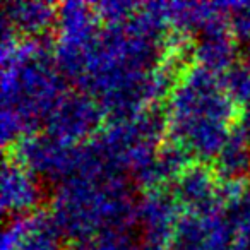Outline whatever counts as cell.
Here are the masks:
<instances>
[{
  "label": "cell",
  "mask_w": 250,
  "mask_h": 250,
  "mask_svg": "<svg viewBox=\"0 0 250 250\" xmlns=\"http://www.w3.org/2000/svg\"><path fill=\"white\" fill-rule=\"evenodd\" d=\"M226 250H250V245L245 242H242V240H233L231 245H229Z\"/></svg>",
  "instance_id": "13"
},
{
  "label": "cell",
  "mask_w": 250,
  "mask_h": 250,
  "mask_svg": "<svg viewBox=\"0 0 250 250\" xmlns=\"http://www.w3.org/2000/svg\"><path fill=\"white\" fill-rule=\"evenodd\" d=\"M197 63L223 76L238 62V42L228 24V16L206 26L195 38Z\"/></svg>",
  "instance_id": "8"
},
{
  "label": "cell",
  "mask_w": 250,
  "mask_h": 250,
  "mask_svg": "<svg viewBox=\"0 0 250 250\" xmlns=\"http://www.w3.org/2000/svg\"><path fill=\"white\" fill-rule=\"evenodd\" d=\"M223 86L228 96L238 104L242 110H245L250 103V69L242 62L235 63L226 74L221 76Z\"/></svg>",
  "instance_id": "10"
},
{
  "label": "cell",
  "mask_w": 250,
  "mask_h": 250,
  "mask_svg": "<svg viewBox=\"0 0 250 250\" xmlns=\"http://www.w3.org/2000/svg\"><path fill=\"white\" fill-rule=\"evenodd\" d=\"M223 212L228 219L235 240H242L250 245V182H247L242 194L229 202Z\"/></svg>",
  "instance_id": "9"
},
{
  "label": "cell",
  "mask_w": 250,
  "mask_h": 250,
  "mask_svg": "<svg viewBox=\"0 0 250 250\" xmlns=\"http://www.w3.org/2000/svg\"><path fill=\"white\" fill-rule=\"evenodd\" d=\"M57 19L59 4L52 2H5L2 7V24L22 40L53 38Z\"/></svg>",
  "instance_id": "7"
},
{
  "label": "cell",
  "mask_w": 250,
  "mask_h": 250,
  "mask_svg": "<svg viewBox=\"0 0 250 250\" xmlns=\"http://www.w3.org/2000/svg\"><path fill=\"white\" fill-rule=\"evenodd\" d=\"M50 214L72 250L104 235H127L137 223V199L122 175L72 177L59 184Z\"/></svg>",
  "instance_id": "2"
},
{
  "label": "cell",
  "mask_w": 250,
  "mask_h": 250,
  "mask_svg": "<svg viewBox=\"0 0 250 250\" xmlns=\"http://www.w3.org/2000/svg\"><path fill=\"white\" fill-rule=\"evenodd\" d=\"M103 127V108L96 98L84 91H67L45 120V134L69 146L89 143Z\"/></svg>",
  "instance_id": "3"
},
{
  "label": "cell",
  "mask_w": 250,
  "mask_h": 250,
  "mask_svg": "<svg viewBox=\"0 0 250 250\" xmlns=\"http://www.w3.org/2000/svg\"><path fill=\"white\" fill-rule=\"evenodd\" d=\"M98 19L103 26H122L139 12L141 4L134 2H98L93 4Z\"/></svg>",
  "instance_id": "11"
},
{
  "label": "cell",
  "mask_w": 250,
  "mask_h": 250,
  "mask_svg": "<svg viewBox=\"0 0 250 250\" xmlns=\"http://www.w3.org/2000/svg\"><path fill=\"white\" fill-rule=\"evenodd\" d=\"M171 192L187 214L223 212L221 178L211 163H188L171 184Z\"/></svg>",
  "instance_id": "5"
},
{
  "label": "cell",
  "mask_w": 250,
  "mask_h": 250,
  "mask_svg": "<svg viewBox=\"0 0 250 250\" xmlns=\"http://www.w3.org/2000/svg\"><path fill=\"white\" fill-rule=\"evenodd\" d=\"M143 250H161V249H153V247H143Z\"/></svg>",
  "instance_id": "15"
},
{
  "label": "cell",
  "mask_w": 250,
  "mask_h": 250,
  "mask_svg": "<svg viewBox=\"0 0 250 250\" xmlns=\"http://www.w3.org/2000/svg\"><path fill=\"white\" fill-rule=\"evenodd\" d=\"M42 178L22 167L14 158L5 156L2 163V212L5 216H26L40 211L45 201Z\"/></svg>",
  "instance_id": "6"
},
{
  "label": "cell",
  "mask_w": 250,
  "mask_h": 250,
  "mask_svg": "<svg viewBox=\"0 0 250 250\" xmlns=\"http://www.w3.org/2000/svg\"><path fill=\"white\" fill-rule=\"evenodd\" d=\"M163 117L165 139L194 161L212 163L243 122V110L228 96L221 76L194 63L165 100Z\"/></svg>",
  "instance_id": "1"
},
{
  "label": "cell",
  "mask_w": 250,
  "mask_h": 250,
  "mask_svg": "<svg viewBox=\"0 0 250 250\" xmlns=\"http://www.w3.org/2000/svg\"><path fill=\"white\" fill-rule=\"evenodd\" d=\"M247 125V129H249V136H250V124H245Z\"/></svg>",
  "instance_id": "16"
},
{
  "label": "cell",
  "mask_w": 250,
  "mask_h": 250,
  "mask_svg": "<svg viewBox=\"0 0 250 250\" xmlns=\"http://www.w3.org/2000/svg\"><path fill=\"white\" fill-rule=\"evenodd\" d=\"M86 250H143V247H136L127 235H104L94 240Z\"/></svg>",
  "instance_id": "12"
},
{
  "label": "cell",
  "mask_w": 250,
  "mask_h": 250,
  "mask_svg": "<svg viewBox=\"0 0 250 250\" xmlns=\"http://www.w3.org/2000/svg\"><path fill=\"white\" fill-rule=\"evenodd\" d=\"M242 62L245 63V65H247V67H249V69H250V43H249V45H247L245 52H243Z\"/></svg>",
  "instance_id": "14"
},
{
  "label": "cell",
  "mask_w": 250,
  "mask_h": 250,
  "mask_svg": "<svg viewBox=\"0 0 250 250\" xmlns=\"http://www.w3.org/2000/svg\"><path fill=\"white\" fill-rule=\"evenodd\" d=\"M184 214L171 187L141 190L137 197V225L141 226L146 247L167 250Z\"/></svg>",
  "instance_id": "4"
}]
</instances>
